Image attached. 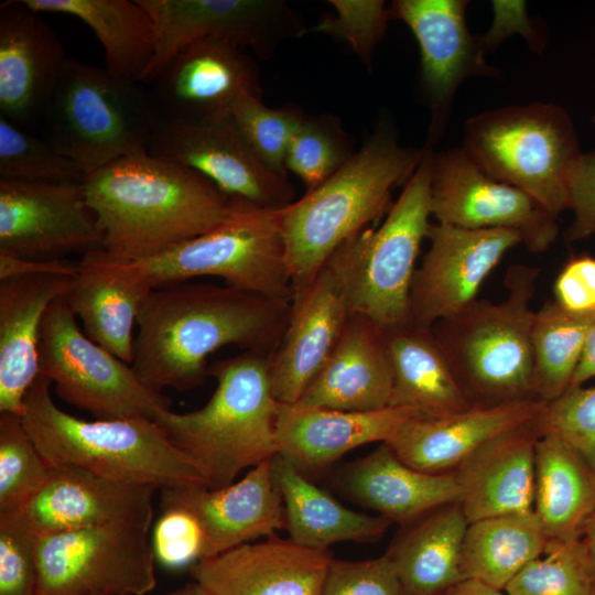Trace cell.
I'll return each instance as SVG.
<instances>
[{
	"instance_id": "6da1fadb",
	"label": "cell",
	"mask_w": 595,
	"mask_h": 595,
	"mask_svg": "<svg viewBox=\"0 0 595 595\" xmlns=\"http://www.w3.org/2000/svg\"><path fill=\"white\" fill-rule=\"evenodd\" d=\"M291 301L229 285L180 282L153 289L137 320L133 361L139 379L162 391L202 386L207 357L228 345L271 357Z\"/></svg>"
},
{
	"instance_id": "7a4b0ae2",
	"label": "cell",
	"mask_w": 595,
	"mask_h": 595,
	"mask_svg": "<svg viewBox=\"0 0 595 595\" xmlns=\"http://www.w3.org/2000/svg\"><path fill=\"white\" fill-rule=\"evenodd\" d=\"M83 184L113 259L156 257L225 220L236 198L202 174L149 152L120 158Z\"/></svg>"
},
{
	"instance_id": "3957f363",
	"label": "cell",
	"mask_w": 595,
	"mask_h": 595,
	"mask_svg": "<svg viewBox=\"0 0 595 595\" xmlns=\"http://www.w3.org/2000/svg\"><path fill=\"white\" fill-rule=\"evenodd\" d=\"M423 153L400 145L382 121L335 174L275 210L292 289L310 282L343 242L388 214L392 190L407 184Z\"/></svg>"
},
{
	"instance_id": "277c9868",
	"label": "cell",
	"mask_w": 595,
	"mask_h": 595,
	"mask_svg": "<svg viewBox=\"0 0 595 595\" xmlns=\"http://www.w3.org/2000/svg\"><path fill=\"white\" fill-rule=\"evenodd\" d=\"M270 357L251 351L216 360L207 376L216 388L197 410L167 411L155 421L170 442L195 466L208 489L278 454L279 401L270 381Z\"/></svg>"
},
{
	"instance_id": "5b68a950",
	"label": "cell",
	"mask_w": 595,
	"mask_h": 595,
	"mask_svg": "<svg viewBox=\"0 0 595 595\" xmlns=\"http://www.w3.org/2000/svg\"><path fill=\"white\" fill-rule=\"evenodd\" d=\"M51 386L39 375L25 394L20 416L50 467L75 466L160 490L206 486L195 466L155 421L144 416L79 419L56 405Z\"/></svg>"
},
{
	"instance_id": "8992f818",
	"label": "cell",
	"mask_w": 595,
	"mask_h": 595,
	"mask_svg": "<svg viewBox=\"0 0 595 595\" xmlns=\"http://www.w3.org/2000/svg\"><path fill=\"white\" fill-rule=\"evenodd\" d=\"M540 269L513 264L506 271V296L475 300L433 333L473 405L534 398L531 302ZM537 399V398H536Z\"/></svg>"
},
{
	"instance_id": "52a82bcc",
	"label": "cell",
	"mask_w": 595,
	"mask_h": 595,
	"mask_svg": "<svg viewBox=\"0 0 595 595\" xmlns=\"http://www.w3.org/2000/svg\"><path fill=\"white\" fill-rule=\"evenodd\" d=\"M162 119L143 83L69 57L42 128L44 138L86 175L148 152Z\"/></svg>"
},
{
	"instance_id": "ba28073f",
	"label": "cell",
	"mask_w": 595,
	"mask_h": 595,
	"mask_svg": "<svg viewBox=\"0 0 595 595\" xmlns=\"http://www.w3.org/2000/svg\"><path fill=\"white\" fill-rule=\"evenodd\" d=\"M423 149L419 166L382 224L348 238L325 264L340 283L350 314L382 329L408 321L415 263L431 225L434 152Z\"/></svg>"
},
{
	"instance_id": "9c48e42d",
	"label": "cell",
	"mask_w": 595,
	"mask_h": 595,
	"mask_svg": "<svg viewBox=\"0 0 595 595\" xmlns=\"http://www.w3.org/2000/svg\"><path fill=\"white\" fill-rule=\"evenodd\" d=\"M462 149L490 177L515 186L558 217L583 153L567 111L532 102L484 111L466 120Z\"/></svg>"
},
{
	"instance_id": "30bf717a",
	"label": "cell",
	"mask_w": 595,
	"mask_h": 595,
	"mask_svg": "<svg viewBox=\"0 0 595 595\" xmlns=\"http://www.w3.org/2000/svg\"><path fill=\"white\" fill-rule=\"evenodd\" d=\"M275 210L236 199L220 224L162 255L132 261L107 256L152 290L216 277L236 289L291 301L293 289Z\"/></svg>"
},
{
	"instance_id": "8fae6325",
	"label": "cell",
	"mask_w": 595,
	"mask_h": 595,
	"mask_svg": "<svg viewBox=\"0 0 595 595\" xmlns=\"http://www.w3.org/2000/svg\"><path fill=\"white\" fill-rule=\"evenodd\" d=\"M39 375L51 381L60 399L99 420L158 421L171 410L170 398L144 385L131 365L85 335L63 296L43 318Z\"/></svg>"
},
{
	"instance_id": "7c38bea8",
	"label": "cell",
	"mask_w": 595,
	"mask_h": 595,
	"mask_svg": "<svg viewBox=\"0 0 595 595\" xmlns=\"http://www.w3.org/2000/svg\"><path fill=\"white\" fill-rule=\"evenodd\" d=\"M148 532L98 527L37 538V595H144L156 585Z\"/></svg>"
},
{
	"instance_id": "4fadbf2b",
	"label": "cell",
	"mask_w": 595,
	"mask_h": 595,
	"mask_svg": "<svg viewBox=\"0 0 595 595\" xmlns=\"http://www.w3.org/2000/svg\"><path fill=\"white\" fill-rule=\"evenodd\" d=\"M152 18L155 55L142 83L151 84L192 42L214 39L269 58L278 45L305 34L300 15L281 0H139Z\"/></svg>"
},
{
	"instance_id": "5bb4252c",
	"label": "cell",
	"mask_w": 595,
	"mask_h": 595,
	"mask_svg": "<svg viewBox=\"0 0 595 595\" xmlns=\"http://www.w3.org/2000/svg\"><path fill=\"white\" fill-rule=\"evenodd\" d=\"M102 250L83 181L0 180V252L31 261Z\"/></svg>"
},
{
	"instance_id": "9a60e30c",
	"label": "cell",
	"mask_w": 595,
	"mask_h": 595,
	"mask_svg": "<svg viewBox=\"0 0 595 595\" xmlns=\"http://www.w3.org/2000/svg\"><path fill=\"white\" fill-rule=\"evenodd\" d=\"M431 214L440 224L465 229H511L533 253L556 240V217L521 190L482 171L462 148L434 153Z\"/></svg>"
},
{
	"instance_id": "2e32d148",
	"label": "cell",
	"mask_w": 595,
	"mask_h": 595,
	"mask_svg": "<svg viewBox=\"0 0 595 595\" xmlns=\"http://www.w3.org/2000/svg\"><path fill=\"white\" fill-rule=\"evenodd\" d=\"M148 152L194 170L231 198L269 209L294 201L288 176L274 173L258 159L230 115L191 121L163 118Z\"/></svg>"
},
{
	"instance_id": "e0dca14e",
	"label": "cell",
	"mask_w": 595,
	"mask_h": 595,
	"mask_svg": "<svg viewBox=\"0 0 595 595\" xmlns=\"http://www.w3.org/2000/svg\"><path fill=\"white\" fill-rule=\"evenodd\" d=\"M429 249L416 268L409 298L408 321L432 328L477 300L489 273L521 236L511 229H465L431 224Z\"/></svg>"
},
{
	"instance_id": "ac0fdd59",
	"label": "cell",
	"mask_w": 595,
	"mask_h": 595,
	"mask_svg": "<svg viewBox=\"0 0 595 595\" xmlns=\"http://www.w3.org/2000/svg\"><path fill=\"white\" fill-rule=\"evenodd\" d=\"M464 0H396L390 19L404 22L421 53V85L431 108L428 143L431 148L445 127L458 86L469 76H496L484 60L480 37L466 23Z\"/></svg>"
},
{
	"instance_id": "d6986e66",
	"label": "cell",
	"mask_w": 595,
	"mask_h": 595,
	"mask_svg": "<svg viewBox=\"0 0 595 595\" xmlns=\"http://www.w3.org/2000/svg\"><path fill=\"white\" fill-rule=\"evenodd\" d=\"M164 119L205 120L230 115L245 94L261 97L259 68L245 48L203 39L178 51L151 83Z\"/></svg>"
},
{
	"instance_id": "ffe728a7",
	"label": "cell",
	"mask_w": 595,
	"mask_h": 595,
	"mask_svg": "<svg viewBox=\"0 0 595 595\" xmlns=\"http://www.w3.org/2000/svg\"><path fill=\"white\" fill-rule=\"evenodd\" d=\"M158 488L113 480L75 466H52L21 516L39 536L98 528L149 530Z\"/></svg>"
},
{
	"instance_id": "44dd1931",
	"label": "cell",
	"mask_w": 595,
	"mask_h": 595,
	"mask_svg": "<svg viewBox=\"0 0 595 595\" xmlns=\"http://www.w3.org/2000/svg\"><path fill=\"white\" fill-rule=\"evenodd\" d=\"M63 44L23 0L0 6V115L34 132L68 62Z\"/></svg>"
},
{
	"instance_id": "7402d4cb",
	"label": "cell",
	"mask_w": 595,
	"mask_h": 595,
	"mask_svg": "<svg viewBox=\"0 0 595 595\" xmlns=\"http://www.w3.org/2000/svg\"><path fill=\"white\" fill-rule=\"evenodd\" d=\"M329 549H312L277 534L245 543L190 566L209 595H321Z\"/></svg>"
},
{
	"instance_id": "603a6c76",
	"label": "cell",
	"mask_w": 595,
	"mask_h": 595,
	"mask_svg": "<svg viewBox=\"0 0 595 595\" xmlns=\"http://www.w3.org/2000/svg\"><path fill=\"white\" fill-rule=\"evenodd\" d=\"M271 459L219 489L193 486L161 490V509L180 507L197 519L204 534L202 560L285 529L284 505Z\"/></svg>"
},
{
	"instance_id": "cb8c5ba5",
	"label": "cell",
	"mask_w": 595,
	"mask_h": 595,
	"mask_svg": "<svg viewBox=\"0 0 595 595\" xmlns=\"http://www.w3.org/2000/svg\"><path fill=\"white\" fill-rule=\"evenodd\" d=\"M350 312L340 283L324 267L294 288L283 336L270 357V381L280 403H296L335 348Z\"/></svg>"
},
{
	"instance_id": "d4e9b609",
	"label": "cell",
	"mask_w": 595,
	"mask_h": 595,
	"mask_svg": "<svg viewBox=\"0 0 595 595\" xmlns=\"http://www.w3.org/2000/svg\"><path fill=\"white\" fill-rule=\"evenodd\" d=\"M416 415L401 407L357 412L279 402L278 454L311 479L361 445L387 442Z\"/></svg>"
},
{
	"instance_id": "484cf974",
	"label": "cell",
	"mask_w": 595,
	"mask_h": 595,
	"mask_svg": "<svg viewBox=\"0 0 595 595\" xmlns=\"http://www.w3.org/2000/svg\"><path fill=\"white\" fill-rule=\"evenodd\" d=\"M547 402L536 398L496 405H473L440 415H416L386 444L410 467L447 473L494 437L537 418Z\"/></svg>"
},
{
	"instance_id": "4316f807",
	"label": "cell",
	"mask_w": 595,
	"mask_h": 595,
	"mask_svg": "<svg viewBox=\"0 0 595 595\" xmlns=\"http://www.w3.org/2000/svg\"><path fill=\"white\" fill-rule=\"evenodd\" d=\"M540 414L494 437L452 470L462 489L459 502L468 523L533 510Z\"/></svg>"
},
{
	"instance_id": "83f0119b",
	"label": "cell",
	"mask_w": 595,
	"mask_h": 595,
	"mask_svg": "<svg viewBox=\"0 0 595 595\" xmlns=\"http://www.w3.org/2000/svg\"><path fill=\"white\" fill-rule=\"evenodd\" d=\"M71 280L57 274L0 279V413L22 415L25 394L39 377L44 315Z\"/></svg>"
},
{
	"instance_id": "f1b7e54d",
	"label": "cell",
	"mask_w": 595,
	"mask_h": 595,
	"mask_svg": "<svg viewBox=\"0 0 595 595\" xmlns=\"http://www.w3.org/2000/svg\"><path fill=\"white\" fill-rule=\"evenodd\" d=\"M391 391L385 331L365 316L350 314L331 356L296 403L375 411L389 407Z\"/></svg>"
},
{
	"instance_id": "f546056e",
	"label": "cell",
	"mask_w": 595,
	"mask_h": 595,
	"mask_svg": "<svg viewBox=\"0 0 595 595\" xmlns=\"http://www.w3.org/2000/svg\"><path fill=\"white\" fill-rule=\"evenodd\" d=\"M339 485L348 498L401 527L462 498L452 472L433 474L414 469L385 442L347 464Z\"/></svg>"
},
{
	"instance_id": "4dcf8cb0",
	"label": "cell",
	"mask_w": 595,
	"mask_h": 595,
	"mask_svg": "<svg viewBox=\"0 0 595 595\" xmlns=\"http://www.w3.org/2000/svg\"><path fill=\"white\" fill-rule=\"evenodd\" d=\"M151 291L98 250L82 256L63 298L89 339L131 365L133 326Z\"/></svg>"
},
{
	"instance_id": "1f68e13d",
	"label": "cell",
	"mask_w": 595,
	"mask_h": 595,
	"mask_svg": "<svg viewBox=\"0 0 595 595\" xmlns=\"http://www.w3.org/2000/svg\"><path fill=\"white\" fill-rule=\"evenodd\" d=\"M392 372L389 407L440 416L473 407L433 329L409 321L383 329Z\"/></svg>"
},
{
	"instance_id": "d6a6232c",
	"label": "cell",
	"mask_w": 595,
	"mask_h": 595,
	"mask_svg": "<svg viewBox=\"0 0 595 595\" xmlns=\"http://www.w3.org/2000/svg\"><path fill=\"white\" fill-rule=\"evenodd\" d=\"M467 527L461 502L435 508L401 527L386 554L404 595H445L464 580L461 552Z\"/></svg>"
},
{
	"instance_id": "836d02e7",
	"label": "cell",
	"mask_w": 595,
	"mask_h": 595,
	"mask_svg": "<svg viewBox=\"0 0 595 595\" xmlns=\"http://www.w3.org/2000/svg\"><path fill=\"white\" fill-rule=\"evenodd\" d=\"M595 509V472L554 433L534 448V505L548 544L580 539Z\"/></svg>"
},
{
	"instance_id": "e575fe53",
	"label": "cell",
	"mask_w": 595,
	"mask_h": 595,
	"mask_svg": "<svg viewBox=\"0 0 595 595\" xmlns=\"http://www.w3.org/2000/svg\"><path fill=\"white\" fill-rule=\"evenodd\" d=\"M271 467L284 505L285 530L303 547L323 550L342 541L376 542L392 523L346 508L280 454L271 459Z\"/></svg>"
},
{
	"instance_id": "d590c367",
	"label": "cell",
	"mask_w": 595,
	"mask_h": 595,
	"mask_svg": "<svg viewBox=\"0 0 595 595\" xmlns=\"http://www.w3.org/2000/svg\"><path fill=\"white\" fill-rule=\"evenodd\" d=\"M39 13L73 15L87 24L105 50V68L142 83L155 55V30L139 0H23Z\"/></svg>"
},
{
	"instance_id": "8d00e7d4",
	"label": "cell",
	"mask_w": 595,
	"mask_h": 595,
	"mask_svg": "<svg viewBox=\"0 0 595 595\" xmlns=\"http://www.w3.org/2000/svg\"><path fill=\"white\" fill-rule=\"evenodd\" d=\"M547 537L534 510L468 523L461 552L464 580L505 589L532 560L545 552Z\"/></svg>"
},
{
	"instance_id": "74e56055",
	"label": "cell",
	"mask_w": 595,
	"mask_h": 595,
	"mask_svg": "<svg viewBox=\"0 0 595 595\" xmlns=\"http://www.w3.org/2000/svg\"><path fill=\"white\" fill-rule=\"evenodd\" d=\"M595 314H576L549 300L536 311L532 332L533 396L550 402L572 383Z\"/></svg>"
},
{
	"instance_id": "f35d334b",
	"label": "cell",
	"mask_w": 595,
	"mask_h": 595,
	"mask_svg": "<svg viewBox=\"0 0 595 595\" xmlns=\"http://www.w3.org/2000/svg\"><path fill=\"white\" fill-rule=\"evenodd\" d=\"M545 558L529 562L505 587L508 595H595V581L582 538L548 544Z\"/></svg>"
},
{
	"instance_id": "ab89813d",
	"label": "cell",
	"mask_w": 595,
	"mask_h": 595,
	"mask_svg": "<svg viewBox=\"0 0 595 595\" xmlns=\"http://www.w3.org/2000/svg\"><path fill=\"white\" fill-rule=\"evenodd\" d=\"M50 468L21 418L0 413V516L21 513L45 484Z\"/></svg>"
},
{
	"instance_id": "60d3db41",
	"label": "cell",
	"mask_w": 595,
	"mask_h": 595,
	"mask_svg": "<svg viewBox=\"0 0 595 595\" xmlns=\"http://www.w3.org/2000/svg\"><path fill=\"white\" fill-rule=\"evenodd\" d=\"M354 154L339 120L332 116L309 117L291 138L285 170L313 190L335 174Z\"/></svg>"
},
{
	"instance_id": "b9f144b4",
	"label": "cell",
	"mask_w": 595,
	"mask_h": 595,
	"mask_svg": "<svg viewBox=\"0 0 595 595\" xmlns=\"http://www.w3.org/2000/svg\"><path fill=\"white\" fill-rule=\"evenodd\" d=\"M84 172L44 137L0 115V180L18 182L83 181Z\"/></svg>"
},
{
	"instance_id": "7bdbcfd3",
	"label": "cell",
	"mask_w": 595,
	"mask_h": 595,
	"mask_svg": "<svg viewBox=\"0 0 595 595\" xmlns=\"http://www.w3.org/2000/svg\"><path fill=\"white\" fill-rule=\"evenodd\" d=\"M230 117L258 159L274 173L288 176V148L304 113L291 108H270L260 96L245 94L232 105Z\"/></svg>"
},
{
	"instance_id": "ee69618b",
	"label": "cell",
	"mask_w": 595,
	"mask_h": 595,
	"mask_svg": "<svg viewBox=\"0 0 595 595\" xmlns=\"http://www.w3.org/2000/svg\"><path fill=\"white\" fill-rule=\"evenodd\" d=\"M333 14H325L307 32H321L346 42L358 57L370 65L372 52L382 39L390 19L382 0H331Z\"/></svg>"
},
{
	"instance_id": "f6af8a7d",
	"label": "cell",
	"mask_w": 595,
	"mask_h": 595,
	"mask_svg": "<svg viewBox=\"0 0 595 595\" xmlns=\"http://www.w3.org/2000/svg\"><path fill=\"white\" fill-rule=\"evenodd\" d=\"M542 434L554 433L595 472V387H569L539 416Z\"/></svg>"
},
{
	"instance_id": "bcb514c9",
	"label": "cell",
	"mask_w": 595,
	"mask_h": 595,
	"mask_svg": "<svg viewBox=\"0 0 595 595\" xmlns=\"http://www.w3.org/2000/svg\"><path fill=\"white\" fill-rule=\"evenodd\" d=\"M37 538L21 513L0 516V595H37Z\"/></svg>"
},
{
	"instance_id": "7dc6e473",
	"label": "cell",
	"mask_w": 595,
	"mask_h": 595,
	"mask_svg": "<svg viewBox=\"0 0 595 595\" xmlns=\"http://www.w3.org/2000/svg\"><path fill=\"white\" fill-rule=\"evenodd\" d=\"M155 560L167 569H182L201 561L204 534L197 519L180 507L162 509L153 530Z\"/></svg>"
},
{
	"instance_id": "c3c4849f",
	"label": "cell",
	"mask_w": 595,
	"mask_h": 595,
	"mask_svg": "<svg viewBox=\"0 0 595 595\" xmlns=\"http://www.w3.org/2000/svg\"><path fill=\"white\" fill-rule=\"evenodd\" d=\"M321 595H404L389 556L333 560Z\"/></svg>"
},
{
	"instance_id": "681fc988",
	"label": "cell",
	"mask_w": 595,
	"mask_h": 595,
	"mask_svg": "<svg viewBox=\"0 0 595 595\" xmlns=\"http://www.w3.org/2000/svg\"><path fill=\"white\" fill-rule=\"evenodd\" d=\"M554 301L576 314H595V258H570L553 283Z\"/></svg>"
},
{
	"instance_id": "f907efd6",
	"label": "cell",
	"mask_w": 595,
	"mask_h": 595,
	"mask_svg": "<svg viewBox=\"0 0 595 595\" xmlns=\"http://www.w3.org/2000/svg\"><path fill=\"white\" fill-rule=\"evenodd\" d=\"M574 220L566 237L570 241L595 234V151L583 153L570 190V207Z\"/></svg>"
},
{
	"instance_id": "816d5d0a",
	"label": "cell",
	"mask_w": 595,
	"mask_h": 595,
	"mask_svg": "<svg viewBox=\"0 0 595 595\" xmlns=\"http://www.w3.org/2000/svg\"><path fill=\"white\" fill-rule=\"evenodd\" d=\"M491 7L495 14L494 22L489 31L480 36L484 53L493 51L513 33H520L536 52L542 50V42L528 18L524 1L495 0Z\"/></svg>"
},
{
	"instance_id": "f5cc1de1",
	"label": "cell",
	"mask_w": 595,
	"mask_h": 595,
	"mask_svg": "<svg viewBox=\"0 0 595 595\" xmlns=\"http://www.w3.org/2000/svg\"><path fill=\"white\" fill-rule=\"evenodd\" d=\"M79 270V261H31L0 252V279L28 274H57L73 278Z\"/></svg>"
},
{
	"instance_id": "db71d44e",
	"label": "cell",
	"mask_w": 595,
	"mask_h": 595,
	"mask_svg": "<svg viewBox=\"0 0 595 595\" xmlns=\"http://www.w3.org/2000/svg\"><path fill=\"white\" fill-rule=\"evenodd\" d=\"M595 377V322L593 323L583 351L572 379L571 386H582L585 381ZM570 386V387H571Z\"/></svg>"
},
{
	"instance_id": "11a10c76",
	"label": "cell",
	"mask_w": 595,
	"mask_h": 595,
	"mask_svg": "<svg viewBox=\"0 0 595 595\" xmlns=\"http://www.w3.org/2000/svg\"><path fill=\"white\" fill-rule=\"evenodd\" d=\"M445 595H508L502 589L493 587L477 580H463L447 591Z\"/></svg>"
},
{
	"instance_id": "9f6ffc18",
	"label": "cell",
	"mask_w": 595,
	"mask_h": 595,
	"mask_svg": "<svg viewBox=\"0 0 595 595\" xmlns=\"http://www.w3.org/2000/svg\"><path fill=\"white\" fill-rule=\"evenodd\" d=\"M582 539L588 551L593 576L595 581V509L584 528Z\"/></svg>"
},
{
	"instance_id": "6f0895ef",
	"label": "cell",
	"mask_w": 595,
	"mask_h": 595,
	"mask_svg": "<svg viewBox=\"0 0 595 595\" xmlns=\"http://www.w3.org/2000/svg\"><path fill=\"white\" fill-rule=\"evenodd\" d=\"M166 595H209V594L198 583L193 581L180 588H176L167 593Z\"/></svg>"
},
{
	"instance_id": "680465c9",
	"label": "cell",
	"mask_w": 595,
	"mask_h": 595,
	"mask_svg": "<svg viewBox=\"0 0 595 595\" xmlns=\"http://www.w3.org/2000/svg\"><path fill=\"white\" fill-rule=\"evenodd\" d=\"M88 595H118V594H88Z\"/></svg>"
},
{
	"instance_id": "91938a15",
	"label": "cell",
	"mask_w": 595,
	"mask_h": 595,
	"mask_svg": "<svg viewBox=\"0 0 595 595\" xmlns=\"http://www.w3.org/2000/svg\"><path fill=\"white\" fill-rule=\"evenodd\" d=\"M592 120H593V122H595V115L593 116V119H592Z\"/></svg>"
}]
</instances>
